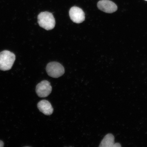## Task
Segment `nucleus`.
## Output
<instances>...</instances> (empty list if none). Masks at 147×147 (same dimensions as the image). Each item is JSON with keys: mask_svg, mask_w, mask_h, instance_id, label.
Masks as SVG:
<instances>
[{"mask_svg": "<svg viewBox=\"0 0 147 147\" xmlns=\"http://www.w3.org/2000/svg\"><path fill=\"white\" fill-rule=\"evenodd\" d=\"M38 23L40 26L46 30H51L55 26V20L53 14L50 12H42L38 16Z\"/></svg>", "mask_w": 147, "mask_h": 147, "instance_id": "nucleus-1", "label": "nucleus"}, {"mask_svg": "<svg viewBox=\"0 0 147 147\" xmlns=\"http://www.w3.org/2000/svg\"><path fill=\"white\" fill-rule=\"evenodd\" d=\"M46 71L49 76L54 78H59L65 72L63 65L56 62H51L48 64Z\"/></svg>", "mask_w": 147, "mask_h": 147, "instance_id": "nucleus-3", "label": "nucleus"}, {"mask_svg": "<svg viewBox=\"0 0 147 147\" xmlns=\"http://www.w3.org/2000/svg\"><path fill=\"white\" fill-rule=\"evenodd\" d=\"M145 1H147V0H145Z\"/></svg>", "mask_w": 147, "mask_h": 147, "instance_id": "nucleus-11", "label": "nucleus"}, {"mask_svg": "<svg viewBox=\"0 0 147 147\" xmlns=\"http://www.w3.org/2000/svg\"><path fill=\"white\" fill-rule=\"evenodd\" d=\"M16 60V56L13 53L8 51L0 53V70H9L11 69Z\"/></svg>", "mask_w": 147, "mask_h": 147, "instance_id": "nucleus-2", "label": "nucleus"}, {"mask_svg": "<svg viewBox=\"0 0 147 147\" xmlns=\"http://www.w3.org/2000/svg\"><path fill=\"white\" fill-rule=\"evenodd\" d=\"M115 143V137L111 134H108L100 143L99 147H113Z\"/></svg>", "mask_w": 147, "mask_h": 147, "instance_id": "nucleus-8", "label": "nucleus"}, {"mask_svg": "<svg viewBox=\"0 0 147 147\" xmlns=\"http://www.w3.org/2000/svg\"><path fill=\"white\" fill-rule=\"evenodd\" d=\"M52 89L50 82L47 80H43L37 85L36 92L38 97H45L50 94Z\"/></svg>", "mask_w": 147, "mask_h": 147, "instance_id": "nucleus-4", "label": "nucleus"}, {"mask_svg": "<svg viewBox=\"0 0 147 147\" xmlns=\"http://www.w3.org/2000/svg\"><path fill=\"white\" fill-rule=\"evenodd\" d=\"M121 146V144L119 143H114V144L113 145V147H120Z\"/></svg>", "mask_w": 147, "mask_h": 147, "instance_id": "nucleus-9", "label": "nucleus"}, {"mask_svg": "<svg viewBox=\"0 0 147 147\" xmlns=\"http://www.w3.org/2000/svg\"><path fill=\"white\" fill-rule=\"evenodd\" d=\"M40 111L45 115H51L53 113L54 109L48 101L43 100L40 101L37 105Z\"/></svg>", "mask_w": 147, "mask_h": 147, "instance_id": "nucleus-7", "label": "nucleus"}, {"mask_svg": "<svg viewBox=\"0 0 147 147\" xmlns=\"http://www.w3.org/2000/svg\"><path fill=\"white\" fill-rule=\"evenodd\" d=\"M4 146V143L3 141L0 140V147H3Z\"/></svg>", "mask_w": 147, "mask_h": 147, "instance_id": "nucleus-10", "label": "nucleus"}, {"mask_svg": "<svg viewBox=\"0 0 147 147\" xmlns=\"http://www.w3.org/2000/svg\"><path fill=\"white\" fill-rule=\"evenodd\" d=\"M69 16L71 19L74 22L82 23L85 20V14L82 9L74 6L70 9Z\"/></svg>", "mask_w": 147, "mask_h": 147, "instance_id": "nucleus-5", "label": "nucleus"}, {"mask_svg": "<svg viewBox=\"0 0 147 147\" xmlns=\"http://www.w3.org/2000/svg\"><path fill=\"white\" fill-rule=\"evenodd\" d=\"M97 6L100 10L107 13H113L117 9V5L109 0H101L97 3Z\"/></svg>", "mask_w": 147, "mask_h": 147, "instance_id": "nucleus-6", "label": "nucleus"}]
</instances>
